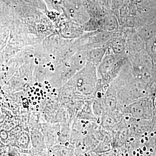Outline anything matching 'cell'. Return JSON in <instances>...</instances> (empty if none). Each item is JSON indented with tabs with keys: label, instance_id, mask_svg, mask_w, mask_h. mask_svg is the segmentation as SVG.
<instances>
[{
	"label": "cell",
	"instance_id": "cell-1",
	"mask_svg": "<svg viewBox=\"0 0 156 156\" xmlns=\"http://www.w3.org/2000/svg\"><path fill=\"white\" fill-rule=\"evenodd\" d=\"M125 55L115 54L108 48L106 54L98 66V73L102 81L111 82L116 78L127 61Z\"/></svg>",
	"mask_w": 156,
	"mask_h": 156
},
{
	"label": "cell",
	"instance_id": "cell-2",
	"mask_svg": "<svg viewBox=\"0 0 156 156\" xmlns=\"http://www.w3.org/2000/svg\"><path fill=\"white\" fill-rule=\"evenodd\" d=\"M83 5L90 18L101 19L109 11L104 7L99 0H83Z\"/></svg>",
	"mask_w": 156,
	"mask_h": 156
},
{
	"label": "cell",
	"instance_id": "cell-3",
	"mask_svg": "<svg viewBox=\"0 0 156 156\" xmlns=\"http://www.w3.org/2000/svg\"><path fill=\"white\" fill-rule=\"evenodd\" d=\"M100 29L106 31L114 32L119 28V23L116 15L112 10L108 12L101 19L99 20Z\"/></svg>",
	"mask_w": 156,
	"mask_h": 156
},
{
	"label": "cell",
	"instance_id": "cell-4",
	"mask_svg": "<svg viewBox=\"0 0 156 156\" xmlns=\"http://www.w3.org/2000/svg\"><path fill=\"white\" fill-rule=\"evenodd\" d=\"M108 45L87 50L88 62L95 65V66H98L106 54Z\"/></svg>",
	"mask_w": 156,
	"mask_h": 156
},
{
	"label": "cell",
	"instance_id": "cell-5",
	"mask_svg": "<svg viewBox=\"0 0 156 156\" xmlns=\"http://www.w3.org/2000/svg\"><path fill=\"white\" fill-rule=\"evenodd\" d=\"M137 35L144 42L153 38L156 35V22L142 26L138 30Z\"/></svg>",
	"mask_w": 156,
	"mask_h": 156
},
{
	"label": "cell",
	"instance_id": "cell-6",
	"mask_svg": "<svg viewBox=\"0 0 156 156\" xmlns=\"http://www.w3.org/2000/svg\"><path fill=\"white\" fill-rule=\"evenodd\" d=\"M83 30L87 32H92L100 29L99 20L90 18L87 22L82 25Z\"/></svg>",
	"mask_w": 156,
	"mask_h": 156
},
{
	"label": "cell",
	"instance_id": "cell-7",
	"mask_svg": "<svg viewBox=\"0 0 156 156\" xmlns=\"http://www.w3.org/2000/svg\"><path fill=\"white\" fill-rule=\"evenodd\" d=\"M105 8L112 10V0H99Z\"/></svg>",
	"mask_w": 156,
	"mask_h": 156
},
{
	"label": "cell",
	"instance_id": "cell-8",
	"mask_svg": "<svg viewBox=\"0 0 156 156\" xmlns=\"http://www.w3.org/2000/svg\"><path fill=\"white\" fill-rule=\"evenodd\" d=\"M39 87H42V85L41 84H39Z\"/></svg>",
	"mask_w": 156,
	"mask_h": 156
},
{
	"label": "cell",
	"instance_id": "cell-9",
	"mask_svg": "<svg viewBox=\"0 0 156 156\" xmlns=\"http://www.w3.org/2000/svg\"><path fill=\"white\" fill-rule=\"evenodd\" d=\"M37 102H34L33 103L34 105H35L36 104Z\"/></svg>",
	"mask_w": 156,
	"mask_h": 156
},
{
	"label": "cell",
	"instance_id": "cell-10",
	"mask_svg": "<svg viewBox=\"0 0 156 156\" xmlns=\"http://www.w3.org/2000/svg\"><path fill=\"white\" fill-rule=\"evenodd\" d=\"M34 92V89L33 90V89H32L31 90V92Z\"/></svg>",
	"mask_w": 156,
	"mask_h": 156
},
{
	"label": "cell",
	"instance_id": "cell-11",
	"mask_svg": "<svg viewBox=\"0 0 156 156\" xmlns=\"http://www.w3.org/2000/svg\"><path fill=\"white\" fill-rule=\"evenodd\" d=\"M41 98L40 97H39L38 98V100H41Z\"/></svg>",
	"mask_w": 156,
	"mask_h": 156
},
{
	"label": "cell",
	"instance_id": "cell-12",
	"mask_svg": "<svg viewBox=\"0 0 156 156\" xmlns=\"http://www.w3.org/2000/svg\"><path fill=\"white\" fill-rule=\"evenodd\" d=\"M39 90V89H36V92H38Z\"/></svg>",
	"mask_w": 156,
	"mask_h": 156
},
{
	"label": "cell",
	"instance_id": "cell-13",
	"mask_svg": "<svg viewBox=\"0 0 156 156\" xmlns=\"http://www.w3.org/2000/svg\"><path fill=\"white\" fill-rule=\"evenodd\" d=\"M29 97H31V96H32L31 94H29Z\"/></svg>",
	"mask_w": 156,
	"mask_h": 156
},
{
	"label": "cell",
	"instance_id": "cell-14",
	"mask_svg": "<svg viewBox=\"0 0 156 156\" xmlns=\"http://www.w3.org/2000/svg\"><path fill=\"white\" fill-rule=\"evenodd\" d=\"M45 84H48V82H47V81H46V82H45Z\"/></svg>",
	"mask_w": 156,
	"mask_h": 156
},
{
	"label": "cell",
	"instance_id": "cell-15",
	"mask_svg": "<svg viewBox=\"0 0 156 156\" xmlns=\"http://www.w3.org/2000/svg\"><path fill=\"white\" fill-rule=\"evenodd\" d=\"M31 99H32V100H34V97H32V98H31Z\"/></svg>",
	"mask_w": 156,
	"mask_h": 156
},
{
	"label": "cell",
	"instance_id": "cell-16",
	"mask_svg": "<svg viewBox=\"0 0 156 156\" xmlns=\"http://www.w3.org/2000/svg\"><path fill=\"white\" fill-rule=\"evenodd\" d=\"M29 102H30V103H31V101L30 99H29Z\"/></svg>",
	"mask_w": 156,
	"mask_h": 156
},
{
	"label": "cell",
	"instance_id": "cell-17",
	"mask_svg": "<svg viewBox=\"0 0 156 156\" xmlns=\"http://www.w3.org/2000/svg\"><path fill=\"white\" fill-rule=\"evenodd\" d=\"M34 95H36V92H34Z\"/></svg>",
	"mask_w": 156,
	"mask_h": 156
},
{
	"label": "cell",
	"instance_id": "cell-18",
	"mask_svg": "<svg viewBox=\"0 0 156 156\" xmlns=\"http://www.w3.org/2000/svg\"><path fill=\"white\" fill-rule=\"evenodd\" d=\"M37 95L38 96H40V94L39 93H37Z\"/></svg>",
	"mask_w": 156,
	"mask_h": 156
},
{
	"label": "cell",
	"instance_id": "cell-19",
	"mask_svg": "<svg viewBox=\"0 0 156 156\" xmlns=\"http://www.w3.org/2000/svg\"><path fill=\"white\" fill-rule=\"evenodd\" d=\"M55 89H54L53 90V92H55Z\"/></svg>",
	"mask_w": 156,
	"mask_h": 156
},
{
	"label": "cell",
	"instance_id": "cell-20",
	"mask_svg": "<svg viewBox=\"0 0 156 156\" xmlns=\"http://www.w3.org/2000/svg\"><path fill=\"white\" fill-rule=\"evenodd\" d=\"M37 85H38V83H36L35 84V86H37Z\"/></svg>",
	"mask_w": 156,
	"mask_h": 156
},
{
	"label": "cell",
	"instance_id": "cell-21",
	"mask_svg": "<svg viewBox=\"0 0 156 156\" xmlns=\"http://www.w3.org/2000/svg\"><path fill=\"white\" fill-rule=\"evenodd\" d=\"M39 107V105H37V106L36 107L37 108H38Z\"/></svg>",
	"mask_w": 156,
	"mask_h": 156
},
{
	"label": "cell",
	"instance_id": "cell-22",
	"mask_svg": "<svg viewBox=\"0 0 156 156\" xmlns=\"http://www.w3.org/2000/svg\"><path fill=\"white\" fill-rule=\"evenodd\" d=\"M46 88L47 89H48V88H49V87H46Z\"/></svg>",
	"mask_w": 156,
	"mask_h": 156
},
{
	"label": "cell",
	"instance_id": "cell-23",
	"mask_svg": "<svg viewBox=\"0 0 156 156\" xmlns=\"http://www.w3.org/2000/svg\"><path fill=\"white\" fill-rule=\"evenodd\" d=\"M42 92H43V91H42V90H41V93H42Z\"/></svg>",
	"mask_w": 156,
	"mask_h": 156
},
{
	"label": "cell",
	"instance_id": "cell-24",
	"mask_svg": "<svg viewBox=\"0 0 156 156\" xmlns=\"http://www.w3.org/2000/svg\"><path fill=\"white\" fill-rule=\"evenodd\" d=\"M48 92H50V90H49V89H48Z\"/></svg>",
	"mask_w": 156,
	"mask_h": 156
},
{
	"label": "cell",
	"instance_id": "cell-25",
	"mask_svg": "<svg viewBox=\"0 0 156 156\" xmlns=\"http://www.w3.org/2000/svg\"><path fill=\"white\" fill-rule=\"evenodd\" d=\"M41 94L42 96H43V93H41Z\"/></svg>",
	"mask_w": 156,
	"mask_h": 156
},
{
	"label": "cell",
	"instance_id": "cell-26",
	"mask_svg": "<svg viewBox=\"0 0 156 156\" xmlns=\"http://www.w3.org/2000/svg\"><path fill=\"white\" fill-rule=\"evenodd\" d=\"M37 98H38V97H37V96H36V97H35V99H37Z\"/></svg>",
	"mask_w": 156,
	"mask_h": 156
},
{
	"label": "cell",
	"instance_id": "cell-27",
	"mask_svg": "<svg viewBox=\"0 0 156 156\" xmlns=\"http://www.w3.org/2000/svg\"><path fill=\"white\" fill-rule=\"evenodd\" d=\"M37 111H39L38 109H37Z\"/></svg>",
	"mask_w": 156,
	"mask_h": 156
},
{
	"label": "cell",
	"instance_id": "cell-28",
	"mask_svg": "<svg viewBox=\"0 0 156 156\" xmlns=\"http://www.w3.org/2000/svg\"><path fill=\"white\" fill-rule=\"evenodd\" d=\"M42 99H43V100H44V98H43V97H42Z\"/></svg>",
	"mask_w": 156,
	"mask_h": 156
},
{
	"label": "cell",
	"instance_id": "cell-29",
	"mask_svg": "<svg viewBox=\"0 0 156 156\" xmlns=\"http://www.w3.org/2000/svg\"><path fill=\"white\" fill-rule=\"evenodd\" d=\"M33 89H35V87H33Z\"/></svg>",
	"mask_w": 156,
	"mask_h": 156
},
{
	"label": "cell",
	"instance_id": "cell-30",
	"mask_svg": "<svg viewBox=\"0 0 156 156\" xmlns=\"http://www.w3.org/2000/svg\"><path fill=\"white\" fill-rule=\"evenodd\" d=\"M28 94H30V92H28Z\"/></svg>",
	"mask_w": 156,
	"mask_h": 156
},
{
	"label": "cell",
	"instance_id": "cell-31",
	"mask_svg": "<svg viewBox=\"0 0 156 156\" xmlns=\"http://www.w3.org/2000/svg\"><path fill=\"white\" fill-rule=\"evenodd\" d=\"M54 95H57V94H56V93H55V94H54Z\"/></svg>",
	"mask_w": 156,
	"mask_h": 156
},
{
	"label": "cell",
	"instance_id": "cell-32",
	"mask_svg": "<svg viewBox=\"0 0 156 156\" xmlns=\"http://www.w3.org/2000/svg\"><path fill=\"white\" fill-rule=\"evenodd\" d=\"M38 102L39 103H40V101H39V100L38 101Z\"/></svg>",
	"mask_w": 156,
	"mask_h": 156
},
{
	"label": "cell",
	"instance_id": "cell-33",
	"mask_svg": "<svg viewBox=\"0 0 156 156\" xmlns=\"http://www.w3.org/2000/svg\"><path fill=\"white\" fill-rule=\"evenodd\" d=\"M46 92H44V94H46Z\"/></svg>",
	"mask_w": 156,
	"mask_h": 156
},
{
	"label": "cell",
	"instance_id": "cell-34",
	"mask_svg": "<svg viewBox=\"0 0 156 156\" xmlns=\"http://www.w3.org/2000/svg\"><path fill=\"white\" fill-rule=\"evenodd\" d=\"M50 84H48V86H50Z\"/></svg>",
	"mask_w": 156,
	"mask_h": 156
},
{
	"label": "cell",
	"instance_id": "cell-35",
	"mask_svg": "<svg viewBox=\"0 0 156 156\" xmlns=\"http://www.w3.org/2000/svg\"><path fill=\"white\" fill-rule=\"evenodd\" d=\"M30 89H31V90H32V88H30Z\"/></svg>",
	"mask_w": 156,
	"mask_h": 156
},
{
	"label": "cell",
	"instance_id": "cell-36",
	"mask_svg": "<svg viewBox=\"0 0 156 156\" xmlns=\"http://www.w3.org/2000/svg\"><path fill=\"white\" fill-rule=\"evenodd\" d=\"M13 110H15V109H14V108H13Z\"/></svg>",
	"mask_w": 156,
	"mask_h": 156
},
{
	"label": "cell",
	"instance_id": "cell-37",
	"mask_svg": "<svg viewBox=\"0 0 156 156\" xmlns=\"http://www.w3.org/2000/svg\"><path fill=\"white\" fill-rule=\"evenodd\" d=\"M44 96L45 97H46V95H44Z\"/></svg>",
	"mask_w": 156,
	"mask_h": 156
},
{
	"label": "cell",
	"instance_id": "cell-38",
	"mask_svg": "<svg viewBox=\"0 0 156 156\" xmlns=\"http://www.w3.org/2000/svg\"><path fill=\"white\" fill-rule=\"evenodd\" d=\"M21 98H23V96H21Z\"/></svg>",
	"mask_w": 156,
	"mask_h": 156
},
{
	"label": "cell",
	"instance_id": "cell-39",
	"mask_svg": "<svg viewBox=\"0 0 156 156\" xmlns=\"http://www.w3.org/2000/svg\"><path fill=\"white\" fill-rule=\"evenodd\" d=\"M53 93H51V95H53Z\"/></svg>",
	"mask_w": 156,
	"mask_h": 156
},
{
	"label": "cell",
	"instance_id": "cell-40",
	"mask_svg": "<svg viewBox=\"0 0 156 156\" xmlns=\"http://www.w3.org/2000/svg\"><path fill=\"white\" fill-rule=\"evenodd\" d=\"M49 88H50H50H51V87H49Z\"/></svg>",
	"mask_w": 156,
	"mask_h": 156
},
{
	"label": "cell",
	"instance_id": "cell-41",
	"mask_svg": "<svg viewBox=\"0 0 156 156\" xmlns=\"http://www.w3.org/2000/svg\"><path fill=\"white\" fill-rule=\"evenodd\" d=\"M1 92H3V91H2H2H1Z\"/></svg>",
	"mask_w": 156,
	"mask_h": 156
},
{
	"label": "cell",
	"instance_id": "cell-42",
	"mask_svg": "<svg viewBox=\"0 0 156 156\" xmlns=\"http://www.w3.org/2000/svg\"><path fill=\"white\" fill-rule=\"evenodd\" d=\"M48 99H49V98H48Z\"/></svg>",
	"mask_w": 156,
	"mask_h": 156
}]
</instances>
